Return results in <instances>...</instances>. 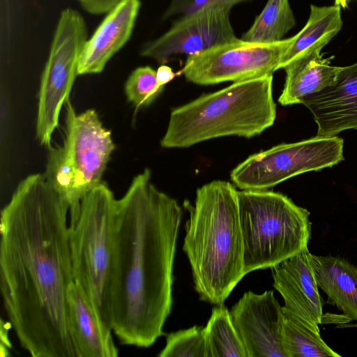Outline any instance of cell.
I'll return each instance as SVG.
<instances>
[{
	"label": "cell",
	"instance_id": "6da1fadb",
	"mask_svg": "<svg viewBox=\"0 0 357 357\" xmlns=\"http://www.w3.org/2000/svg\"><path fill=\"white\" fill-rule=\"evenodd\" d=\"M69 208L43 174H33L1 211L3 302L21 347L33 357H79L68 324Z\"/></svg>",
	"mask_w": 357,
	"mask_h": 357
},
{
	"label": "cell",
	"instance_id": "7a4b0ae2",
	"mask_svg": "<svg viewBox=\"0 0 357 357\" xmlns=\"http://www.w3.org/2000/svg\"><path fill=\"white\" fill-rule=\"evenodd\" d=\"M183 210L146 168L116 199L112 331L122 344L149 347L172 306L173 265Z\"/></svg>",
	"mask_w": 357,
	"mask_h": 357
},
{
	"label": "cell",
	"instance_id": "3957f363",
	"mask_svg": "<svg viewBox=\"0 0 357 357\" xmlns=\"http://www.w3.org/2000/svg\"><path fill=\"white\" fill-rule=\"evenodd\" d=\"M235 185L213 181L199 188L189 212L183 249L199 299L224 304L244 277L243 241Z\"/></svg>",
	"mask_w": 357,
	"mask_h": 357
},
{
	"label": "cell",
	"instance_id": "277c9868",
	"mask_svg": "<svg viewBox=\"0 0 357 357\" xmlns=\"http://www.w3.org/2000/svg\"><path fill=\"white\" fill-rule=\"evenodd\" d=\"M276 117L273 75L234 82L172 110L163 148H186L225 136L250 138L272 126Z\"/></svg>",
	"mask_w": 357,
	"mask_h": 357
},
{
	"label": "cell",
	"instance_id": "5b68a950",
	"mask_svg": "<svg viewBox=\"0 0 357 357\" xmlns=\"http://www.w3.org/2000/svg\"><path fill=\"white\" fill-rule=\"evenodd\" d=\"M116 205L113 192L102 182L83 197L78 217L69 225L73 280L85 291L101 323L110 331Z\"/></svg>",
	"mask_w": 357,
	"mask_h": 357
},
{
	"label": "cell",
	"instance_id": "8992f818",
	"mask_svg": "<svg viewBox=\"0 0 357 357\" xmlns=\"http://www.w3.org/2000/svg\"><path fill=\"white\" fill-rule=\"evenodd\" d=\"M243 241V273L271 268L308 248L310 212L287 195L267 190L237 191Z\"/></svg>",
	"mask_w": 357,
	"mask_h": 357
},
{
	"label": "cell",
	"instance_id": "52a82bcc",
	"mask_svg": "<svg viewBox=\"0 0 357 357\" xmlns=\"http://www.w3.org/2000/svg\"><path fill=\"white\" fill-rule=\"evenodd\" d=\"M87 40L82 15L68 8L60 15L38 93L36 138L42 146H51L63 104L69 100L80 54Z\"/></svg>",
	"mask_w": 357,
	"mask_h": 357
},
{
	"label": "cell",
	"instance_id": "ba28073f",
	"mask_svg": "<svg viewBox=\"0 0 357 357\" xmlns=\"http://www.w3.org/2000/svg\"><path fill=\"white\" fill-rule=\"evenodd\" d=\"M343 139L317 135L303 141L280 144L255 153L231 172L241 190H267L304 172L331 167L344 160Z\"/></svg>",
	"mask_w": 357,
	"mask_h": 357
},
{
	"label": "cell",
	"instance_id": "9c48e42d",
	"mask_svg": "<svg viewBox=\"0 0 357 357\" xmlns=\"http://www.w3.org/2000/svg\"><path fill=\"white\" fill-rule=\"evenodd\" d=\"M294 38L271 43L236 38L188 56L183 73L188 81L199 85L239 82L273 75Z\"/></svg>",
	"mask_w": 357,
	"mask_h": 357
},
{
	"label": "cell",
	"instance_id": "30bf717a",
	"mask_svg": "<svg viewBox=\"0 0 357 357\" xmlns=\"http://www.w3.org/2000/svg\"><path fill=\"white\" fill-rule=\"evenodd\" d=\"M231 9L211 7L181 16L166 33L145 43L141 55L163 65L174 55H193L234 40Z\"/></svg>",
	"mask_w": 357,
	"mask_h": 357
},
{
	"label": "cell",
	"instance_id": "8fae6325",
	"mask_svg": "<svg viewBox=\"0 0 357 357\" xmlns=\"http://www.w3.org/2000/svg\"><path fill=\"white\" fill-rule=\"evenodd\" d=\"M66 105V137L63 145L75 169L82 197L102 183L115 144L96 111L76 114L70 100Z\"/></svg>",
	"mask_w": 357,
	"mask_h": 357
},
{
	"label": "cell",
	"instance_id": "7c38bea8",
	"mask_svg": "<svg viewBox=\"0 0 357 357\" xmlns=\"http://www.w3.org/2000/svg\"><path fill=\"white\" fill-rule=\"evenodd\" d=\"M230 313L248 357H286L282 347L283 309L273 291L245 292Z\"/></svg>",
	"mask_w": 357,
	"mask_h": 357
},
{
	"label": "cell",
	"instance_id": "4fadbf2b",
	"mask_svg": "<svg viewBox=\"0 0 357 357\" xmlns=\"http://www.w3.org/2000/svg\"><path fill=\"white\" fill-rule=\"evenodd\" d=\"M308 248L272 267L273 287L284 301V310L319 331L323 303Z\"/></svg>",
	"mask_w": 357,
	"mask_h": 357
},
{
	"label": "cell",
	"instance_id": "5bb4252c",
	"mask_svg": "<svg viewBox=\"0 0 357 357\" xmlns=\"http://www.w3.org/2000/svg\"><path fill=\"white\" fill-rule=\"evenodd\" d=\"M312 114L317 135L357 130V62L340 67L335 83L301 101Z\"/></svg>",
	"mask_w": 357,
	"mask_h": 357
},
{
	"label": "cell",
	"instance_id": "9a60e30c",
	"mask_svg": "<svg viewBox=\"0 0 357 357\" xmlns=\"http://www.w3.org/2000/svg\"><path fill=\"white\" fill-rule=\"evenodd\" d=\"M140 0H121L98 26L82 49L77 75L101 73L109 60L128 42L139 13Z\"/></svg>",
	"mask_w": 357,
	"mask_h": 357
},
{
	"label": "cell",
	"instance_id": "2e32d148",
	"mask_svg": "<svg viewBox=\"0 0 357 357\" xmlns=\"http://www.w3.org/2000/svg\"><path fill=\"white\" fill-rule=\"evenodd\" d=\"M67 301L69 331L79 357H116L112 331L102 325L89 298L75 282Z\"/></svg>",
	"mask_w": 357,
	"mask_h": 357
},
{
	"label": "cell",
	"instance_id": "e0dca14e",
	"mask_svg": "<svg viewBox=\"0 0 357 357\" xmlns=\"http://www.w3.org/2000/svg\"><path fill=\"white\" fill-rule=\"evenodd\" d=\"M310 258L318 287L327 296L326 303L349 320L357 321V267L331 255L311 253Z\"/></svg>",
	"mask_w": 357,
	"mask_h": 357
},
{
	"label": "cell",
	"instance_id": "ac0fdd59",
	"mask_svg": "<svg viewBox=\"0 0 357 357\" xmlns=\"http://www.w3.org/2000/svg\"><path fill=\"white\" fill-rule=\"evenodd\" d=\"M320 52L298 58L283 68L285 82L278 98L282 105L300 104L306 96L335 83L340 67L331 66L333 57L324 58Z\"/></svg>",
	"mask_w": 357,
	"mask_h": 357
},
{
	"label": "cell",
	"instance_id": "d6986e66",
	"mask_svg": "<svg viewBox=\"0 0 357 357\" xmlns=\"http://www.w3.org/2000/svg\"><path fill=\"white\" fill-rule=\"evenodd\" d=\"M341 7L310 6V14L305 26L295 36L294 41L284 54L279 69H283L292 61L320 51L341 30Z\"/></svg>",
	"mask_w": 357,
	"mask_h": 357
},
{
	"label": "cell",
	"instance_id": "ffe728a7",
	"mask_svg": "<svg viewBox=\"0 0 357 357\" xmlns=\"http://www.w3.org/2000/svg\"><path fill=\"white\" fill-rule=\"evenodd\" d=\"M282 347L286 357H340L321 337L320 332L283 307Z\"/></svg>",
	"mask_w": 357,
	"mask_h": 357
},
{
	"label": "cell",
	"instance_id": "44dd1931",
	"mask_svg": "<svg viewBox=\"0 0 357 357\" xmlns=\"http://www.w3.org/2000/svg\"><path fill=\"white\" fill-rule=\"evenodd\" d=\"M47 149V161L43 176L47 183L68 202L69 225H71L78 217L82 199L76 172L63 144L50 146Z\"/></svg>",
	"mask_w": 357,
	"mask_h": 357
},
{
	"label": "cell",
	"instance_id": "7402d4cb",
	"mask_svg": "<svg viewBox=\"0 0 357 357\" xmlns=\"http://www.w3.org/2000/svg\"><path fill=\"white\" fill-rule=\"evenodd\" d=\"M203 331L207 357H248L230 311L223 304L212 309Z\"/></svg>",
	"mask_w": 357,
	"mask_h": 357
},
{
	"label": "cell",
	"instance_id": "603a6c76",
	"mask_svg": "<svg viewBox=\"0 0 357 357\" xmlns=\"http://www.w3.org/2000/svg\"><path fill=\"white\" fill-rule=\"evenodd\" d=\"M296 25L289 0H268L242 40L259 43L282 40Z\"/></svg>",
	"mask_w": 357,
	"mask_h": 357
},
{
	"label": "cell",
	"instance_id": "cb8c5ba5",
	"mask_svg": "<svg viewBox=\"0 0 357 357\" xmlns=\"http://www.w3.org/2000/svg\"><path fill=\"white\" fill-rule=\"evenodd\" d=\"M164 86L156 77V70L150 66L139 67L134 70L125 84L127 99L136 107L151 104L161 93Z\"/></svg>",
	"mask_w": 357,
	"mask_h": 357
},
{
	"label": "cell",
	"instance_id": "d4e9b609",
	"mask_svg": "<svg viewBox=\"0 0 357 357\" xmlns=\"http://www.w3.org/2000/svg\"><path fill=\"white\" fill-rule=\"evenodd\" d=\"M203 328L195 326L167 335L160 357H207Z\"/></svg>",
	"mask_w": 357,
	"mask_h": 357
},
{
	"label": "cell",
	"instance_id": "484cf974",
	"mask_svg": "<svg viewBox=\"0 0 357 357\" xmlns=\"http://www.w3.org/2000/svg\"><path fill=\"white\" fill-rule=\"evenodd\" d=\"M251 0H172L163 17L167 19L175 15L181 16L192 13L197 10L211 7H226L232 8L233 6L243 2Z\"/></svg>",
	"mask_w": 357,
	"mask_h": 357
},
{
	"label": "cell",
	"instance_id": "4316f807",
	"mask_svg": "<svg viewBox=\"0 0 357 357\" xmlns=\"http://www.w3.org/2000/svg\"><path fill=\"white\" fill-rule=\"evenodd\" d=\"M88 13L100 15L110 11L121 0H76Z\"/></svg>",
	"mask_w": 357,
	"mask_h": 357
},
{
	"label": "cell",
	"instance_id": "83f0119b",
	"mask_svg": "<svg viewBox=\"0 0 357 357\" xmlns=\"http://www.w3.org/2000/svg\"><path fill=\"white\" fill-rule=\"evenodd\" d=\"M175 75L172 68L165 64L161 65L156 70L157 80L162 86L170 82Z\"/></svg>",
	"mask_w": 357,
	"mask_h": 357
},
{
	"label": "cell",
	"instance_id": "f1b7e54d",
	"mask_svg": "<svg viewBox=\"0 0 357 357\" xmlns=\"http://www.w3.org/2000/svg\"><path fill=\"white\" fill-rule=\"evenodd\" d=\"M12 328L11 323L8 321H5L3 319H1L0 321V338L1 342L7 346L9 349L12 348V344L8 339V331Z\"/></svg>",
	"mask_w": 357,
	"mask_h": 357
},
{
	"label": "cell",
	"instance_id": "f546056e",
	"mask_svg": "<svg viewBox=\"0 0 357 357\" xmlns=\"http://www.w3.org/2000/svg\"><path fill=\"white\" fill-rule=\"evenodd\" d=\"M0 356L1 357L10 356V354L9 352V348L1 342L0 344Z\"/></svg>",
	"mask_w": 357,
	"mask_h": 357
},
{
	"label": "cell",
	"instance_id": "4dcf8cb0",
	"mask_svg": "<svg viewBox=\"0 0 357 357\" xmlns=\"http://www.w3.org/2000/svg\"><path fill=\"white\" fill-rule=\"evenodd\" d=\"M350 0H335V4L340 6L342 8H346Z\"/></svg>",
	"mask_w": 357,
	"mask_h": 357
}]
</instances>
